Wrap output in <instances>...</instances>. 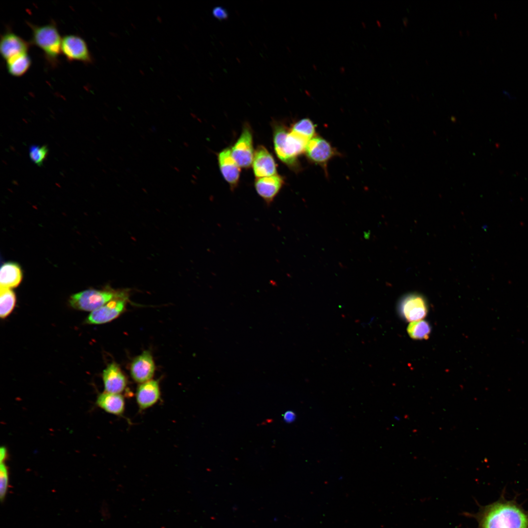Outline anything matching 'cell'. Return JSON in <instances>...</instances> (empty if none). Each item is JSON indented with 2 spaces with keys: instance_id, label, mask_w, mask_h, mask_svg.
Returning a JSON list of instances; mask_svg holds the SVG:
<instances>
[{
  "instance_id": "obj_1",
  "label": "cell",
  "mask_w": 528,
  "mask_h": 528,
  "mask_svg": "<svg viewBox=\"0 0 528 528\" xmlns=\"http://www.w3.org/2000/svg\"><path fill=\"white\" fill-rule=\"evenodd\" d=\"M464 514L477 520V528H528V513L512 501L499 500Z\"/></svg>"
},
{
  "instance_id": "obj_2",
  "label": "cell",
  "mask_w": 528,
  "mask_h": 528,
  "mask_svg": "<svg viewBox=\"0 0 528 528\" xmlns=\"http://www.w3.org/2000/svg\"><path fill=\"white\" fill-rule=\"evenodd\" d=\"M273 138L279 158L291 168L297 167V157L305 153L308 141L278 124L274 125Z\"/></svg>"
},
{
  "instance_id": "obj_3",
  "label": "cell",
  "mask_w": 528,
  "mask_h": 528,
  "mask_svg": "<svg viewBox=\"0 0 528 528\" xmlns=\"http://www.w3.org/2000/svg\"><path fill=\"white\" fill-rule=\"evenodd\" d=\"M32 31L31 43L40 47L47 61L53 66L58 63L62 40L55 23L39 26L28 23Z\"/></svg>"
},
{
  "instance_id": "obj_4",
  "label": "cell",
  "mask_w": 528,
  "mask_h": 528,
  "mask_svg": "<svg viewBox=\"0 0 528 528\" xmlns=\"http://www.w3.org/2000/svg\"><path fill=\"white\" fill-rule=\"evenodd\" d=\"M124 297L123 294L110 291L88 289L71 296L69 302L73 308L93 311L117 298Z\"/></svg>"
},
{
  "instance_id": "obj_5",
  "label": "cell",
  "mask_w": 528,
  "mask_h": 528,
  "mask_svg": "<svg viewBox=\"0 0 528 528\" xmlns=\"http://www.w3.org/2000/svg\"><path fill=\"white\" fill-rule=\"evenodd\" d=\"M250 126L244 125L242 132L231 150L232 157L240 167L247 168L252 164L254 153Z\"/></svg>"
},
{
  "instance_id": "obj_6",
  "label": "cell",
  "mask_w": 528,
  "mask_h": 528,
  "mask_svg": "<svg viewBox=\"0 0 528 528\" xmlns=\"http://www.w3.org/2000/svg\"><path fill=\"white\" fill-rule=\"evenodd\" d=\"M399 314L407 321H416L424 318L428 313L425 299L421 295L411 293L400 300L398 308Z\"/></svg>"
},
{
  "instance_id": "obj_7",
  "label": "cell",
  "mask_w": 528,
  "mask_h": 528,
  "mask_svg": "<svg viewBox=\"0 0 528 528\" xmlns=\"http://www.w3.org/2000/svg\"><path fill=\"white\" fill-rule=\"evenodd\" d=\"M61 51L69 61H79L85 64H90L93 61L87 43L77 35L64 36L62 40Z\"/></svg>"
},
{
  "instance_id": "obj_8",
  "label": "cell",
  "mask_w": 528,
  "mask_h": 528,
  "mask_svg": "<svg viewBox=\"0 0 528 528\" xmlns=\"http://www.w3.org/2000/svg\"><path fill=\"white\" fill-rule=\"evenodd\" d=\"M305 153L309 160L323 166L336 154V150L328 141L317 136H315L308 142Z\"/></svg>"
},
{
  "instance_id": "obj_9",
  "label": "cell",
  "mask_w": 528,
  "mask_h": 528,
  "mask_svg": "<svg viewBox=\"0 0 528 528\" xmlns=\"http://www.w3.org/2000/svg\"><path fill=\"white\" fill-rule=\"evenodd\" d=\"M126 298H117L92 311L86 319L89 324H104L114 319L125 309Z\"/></svg>"
},
{
  "instance_id": "obj_10",
  "label": "cell",
  "mask_w": 528,
  "mask_h": 528,
  "mask_svg": "<svg viewBox=\"0 0 528 528\" xmlns=\"http://www.w3.org/2000/svg\"><path fill=\"white\" fill-rule=\"evenodd\" d=\"M155 365L150 352L144 351L135 357L131 366V374L137 382L143 383L152 378Z\"/></svg>"
},
{
  "instance_id": "obj_11",
  "label": "cell",
  "mask_w": 528,
  "mask_h": 528,
  "mask_svg": "<svg viewBox=\"0 0 528 528\" xmlns=\"http://www.w3.org/2000/svg\"><path fill=\"white\" fill-rule=\"evenodd\" d=\"M30 43L11 31H5L0 41V52L6 60L15 55L27 53Z\"/></svg>"
},
{
  "instance_id": "obj_12",
  "label": "cell",
  "mask_w": 528,
  "mask_h": 528,
  "mask_svg": "<svg viewBox=\"0 0 528 528\" xmlns=\"http://www.w3.org/2000/svg\"><path fill=\"white\" fill-rule=\"evenodd\" d=\"M252 166L254 175L257 178L277 175L275 160L272 155L263 146H258L256 150Z\"/></svg>"
},
{
  "instance_id": "obj_13",
  "label": "cell",
  "mask_w": 528,
  "mask_h": 528,
  "mask_svg": "<svg viewBox=\"0 0 528 528\" xmlns=\"http://www.w3.org/2000/svg\"><path fill=\"white\" fill-rule=\"evenodd\" d=\"M160 391L157 381L150 380L137 388L136 400L140 410H144L154 406L159 400Z\"/></svg>"
},
{
  "instance_id": "obj_14",
  "label": "cell",
  "mask_w": 528,
  "mask_h": 528,
  "mask_svg": "<svg viewBox=\"0 0 528 528\" xmlns=\"http://www.w3.org/2000/svg\"><path fill=\"white\" fill-rule=\"evenodd\" d=\"M284 184L282 177L278 175L257 178L255 188L258 195L267 204H270L281 190Z\"/></svg>"
},
{
  "instance_id": "obj_15",
  "label": "cell",
  "mask_w": 528,
  "mask_h": 528,
  "mask_svg": "<svg viewBox=\"0 0 528 528\" xmlns=\"http://www.w3.org/2000/svg\"><path fill=\"white\" fill-rule=\"evenodd\" d=\"M102 377L105 392L120 394L126 387V378L118 365L114 362L103 371Z\"/></svg>"
},
{
  "instance_id": "obj_16",
  "label": "cell",
  "mask_w": 528,
  "mask_h": 528,
  "mask_svg": "<svg viewBox=\"0 0 528 528\" xmlns=\"http://www.w3.org/2000/svg\"><path fill=\"white\" fill-rule=\"evenodd\" d=\"M218 161L220 172L232 188L238 184L240 168L232 156L231 150L226 148L220 153Z\"/></svg>"
},
{
  "instance_id": "obj_17",
  "label": "cell",
  "mask_w": 528,
  "mask_h": 528,
  "mask_svg": "<svg viewBox=\"0 0 528 528\" xmlns=\"http://www.w3.org/2000/svg\"><path fill=\"white\" fill-rule=\"evenodd\" d=\"M95 404L105 412L116 416L122 415L125 408V399L121 395L106 392L98 396Z\"/></svg>"
},
{
  "instance_id": "obj_18",
  "label": "cell",
  "mask_w": 528,
  "mask_h": 528,
  "mask_svg": "<svg viewBox=\"0 0 528 528\" xmlns=\"http://www.w3.org/2000/svg\"><path fill=\"white\" fill-rule=\"evenodd\" d=\"M22 277V271L18 264L14 263H6L3 264L0 268V287L7 288L15 287L20 284Z\"/></svg>"
},
{
  "instance_id": "obj_19",
  "label": "cell",
  "mask_w": 528,
  "mask_h": 528,
  "mask_svg": "<svg viewBox=\"0 0 528 528\" xmlns=\"http://www.w3.org/2000/svg\"><path fill=\"white\" fill-rule=\"evenodd\" d=\"M31 61L27 53L18 54L6 60L8 72L14 76H21L28 69Z\"/></svg>"
},
{
  "instance_id": "obj_20",
  "label": "cell",
  "mask_w": 528,
  "mask_h": 528,
  "mask_svg": "<svg viewBox=\"0 0 528 528\" xmlns=\"http://www.w3.org/2000/svg\"><path fill=\"white\" fill-rule=\"evenodd\" d=\"M16 303L14 292L7 288H0V316L4 318L13 310Z\"/></svg>"
},
{
  "instance_id": "obj_21",
  "label": "cell",
  "mask_w": 528,
  "mask_h": 528,
  "mask_svg": "<svg viewBox=\"0 0 528 528\" xmlns=\"http://www.w3.org/2000/svg\"><path fill=\"white\" fill-rule=\"evenodd\" d=\"M407 331L414 339H427L431 332V327L427 321L420 320L410 323L407 327Z\"/></svg>"
},
{
  "instance_id": "obj_22",
  "label": "cell",
  "mask_w": 528,
  "mask_h": 528,
  "mask_svg": "<svg viewBox=\"0 0 528 528\" xmlns=\"http://www.w3.org/2000/svg\"><path fill=\"white\" fill-rule=\"evenodd\" d=\"M290 131L308 141L314 137L315 134V125L308 118H303L296 122Z\"/></svg>"
},
{
  "instance_id": "obj_23",
  "label": "cell",
  "mask_w": 528,
  "mask_h": 528,
  "mask_svg": "<svg viewBox=\"0 0 528 528\" xmlns=\"http://www.w3.org/2000/svg\"><path fill=\"white\" fill-rule=\"evenodd\" d=\"M29 152L31 160L35 164L40 166L43 165L46 158L48 149L45 145H32L30 146Z\"/></svg>"
},
{
  "instance_id": "obj_24",
  "label": "cell",
  "mask_w": 528,
  "mask_h": 528,
  "mask_svg": "<svg viewBox=\"0 0 528 528\" xmlns=\"http://www.w3.org/2000/svg\"><path fill=\"white\" fill-rule=\"evenodd\" d=\"M9 472L5 462L0 463V498L3 501L5 497L8 486Z\"/></svg>"
},
{
  "instance_id": "obj_25",
  "label": "cell",
  "mask_w": 528,
  "mask_h": 528,
  "mask_svg": "<svg viewBox=\"0 0 528 528\" xmlns=\"http://www.w3.org/2000/svg\"><path fill=\"white\" fill-rule=\"evenodd\" d=\"M212 14L215 18L220 21L227 20L229 17L226 9L220 6L214 7L212 9Z\"/></svg>"
},
{
  "instance_id": "obj_26",
  "label": "cell",
  "mask_w": 528,
  "mask_h": 528,
  "mask_svg": "<svg viewBox=\"0 0 528 528\" xmlns=\"http://www.w3.org/2000/svg\"><path fill=\"white\" fill-rule=\"evenodd\" d=\"M295 418V414L292 411H287L284 414V419L286 422H292L294 421Z\"/></svg>"
},
{
  "instance_id": "obj_27",
  "label": "cell",
  "mask_w": 528,
  "mask_h": 528,
  "mask_svg": "<svg viewBox=\"0 0 528 528\" xmlns=\"http://www.w3.org/2000/svg\"><path fill=\"white\" fill-rule=\"evenodd\" d=\"M7 458V450L5 447L2 446L0 449V463L5 462Z\"/></svg>"
}]
</instances>
